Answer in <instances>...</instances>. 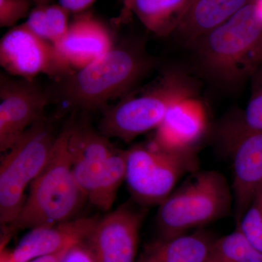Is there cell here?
Masks as SVG:
<instances>
[{"label":"cell","mask_w":262,"mask_h":262,"mask_svg":"<svg viewBox=\"0 0 262 262\" xmlns=\"http://www.w3.org/2000/svg\"><path fill=\"white\" fill-rule=\"evenodd\" d=\"M155 64L142 39H124L93 63L55 81L46 92L50 101L69 108L103 110L112 100L128 95Z\"/></svg>","instance_id":"1"},{"label":"cell","mask_w":262,"mask_h":262,"mask_svg":"<svg viewBox=\"0 0 262 262\" xmlns=\"http://www.w3.org/2000/svg\"><path fill=\"white\" fill-rule=\"evenodd\" d=\"M198 73L225 89L250 80L262 64V20L253 2L189 46Z\"/></svg>","instance_id":"2"},{"label":"cell","mask_w":262,"mask_h":262,"mask_svg":"<svg viewBox=\"0 0 262 262\" xmlns=\"http://www.w3.org/2000/svg\"><path fill=\"white\" fill-rule=\"evenodd\" d=\"M68 127L57 136L53 151L30 186L18 218L9 228L34 229L71 220L88 198L77 184L67 149Z\"/></svg>","instance_id":"3"},{"label":"cell","mask_w":262,"mask_h":262,"mask_svg":"<svg viewBox=\"0 0 262 262\" xmlns=\"http://www.w3.org/2000/svg\"><path fill=\"white\" fill-rule=\"evenodd\" d=\"M198 83L183 71L171 70L142 93L125 96L106 108L99 122V131L106 137L130 143L138 136L156 130L174 103L196 96Z\"/></svg>","instance_id":"4"},{"label":"cell","mask_w":262,"mask_h":262,"mask_svg":"<svg viewBox=\"0 0 262 262\" xmlns=\"http://www.w3.org/2000/svg\"><path fill=\"white\" fill-rule=\"evenodd\" d=\"M160 237H173L225 216L233 206L232 188L216 170L194 172L159 205Z\"/></svg>","instance_id":"5"},{"label":"cell","mask_w":262,"mask_h":262,"mask_svg":"<svg viewBox=\"0 0 262 262\" xmlns=\"http://www.w3.org/2000/svg\"><path fill=\"white\" fill-rule=\"evenodd\" d=\"M56 136L43 117L20 136L0 165V221L10 225L18 218L26 199L25 189L46 166Z\"/></svg>","instance_id":"6"},{"label":"cell","mask_w":262,"mask_h":262,"mask_svg":"<svg viewBox=\"0 0 262 262\" xmlns=\"http://www.w3.org/2000/svg\"><path fill=\"white\" fill-rule=\"evenodd\" d=\"M126 151L127 187L143 206L160 205L173 191L179 179L198 170L195 150L175 151L162 149L150 141Z\"/></svg>","instance_id":"7"},{"label":"cell","mask_w":262,"mask_h":262,"mask_svg":"<svg viewBox=\"0 0 262 262\" xmlns=\"http://www.w3.org/2000/svg\"><path fill=\"white\" fill-rule=\"evenodd\" d=\"M0 65L9 75L29 81H34L40 74L55 81L65 76L54 46L24 23L10 29L2 37Z\"/></svg>","instance_id":"8"},{"label":"cell","mask_w":262,"mask_h":262,"mask_svg":"<svg viewBox=\"0 0 262 262\" xmlns=\"http://www.w3.org/2000/svg\"><path fill=\"white\" fill-rule=\"evenodd\" d=\"M49 101L47 92L34 81L1 75L0 151H8L29 127L44 117Z\"/></svg>","instance_id":"9"},{"label":"cell","mask_w":262,"mask_h":262,"mask_svg":"<svg viewBox=\"0 0 262 262\" xmlns=\"http://www.w3.org/2000/svg\"><path fill=\"white\" fill-rule=\"evenodd\" d=\"M143 211L124 205L98 220L86 239L96 262H136Z\"/></svg>","instance_id":"10"},{"label":"cell","mask_w":262,"mask_h":262,"mask_svg":"<svg viewBox=\"0 0 262 262\" xmlns=\"http://www.w3.org/2000/svg\"><path fill=\"white\" fill-rule=\"evenodd\" d=\"M115 45L110 29L89 12H83L71 22L67 34L55 48L67 76L101 58Z\"/></svg>","instance_id":"11"},{"label":"cell","mask_w":262,"mask_h":262,"mask_svg":"<svg viewBox=\"0 0 262 262\" xmlns=\"http://www.w3.org/2000/svg\"><path fill=\"white\" fill-rule=\"evenodd\" d=\"M67 149L77 184L89 198L102 173L108 158L117 148L108 138L89 125H68Z\"/></svg>","instance_id":"12"},{"label":"cell","mask_w":262,"mask_h":262,"mask_svg":"<svg viewBox=\"0 0 262 262\" xmlns=\"http://www.w3.org/2000/svg\"><path fill=\"white\" fill-rule=\"evenodd\" d=\"M225 148L233 160L232 192L237 224L262 185V130L246 133Z\"/></svg>","instance_id":"13"},{"label":"cell","mask_w":262,"mask_h":262,"mask_svg":"<svg viewBox=\"0 0 262 262\" xmlns=\"http://www.w3.org/2000/svg\"><path fill=\"white\" fill-rule=\"evenodd\" d=\"M207 127L208 117L204 106L196 96H190L179 100L169 108L151 141L169 151L194 150Z\"/></svg>","instance_id":"14"},{"label":"cell","mask_w":262,"mask_h":262,"mask_svg":"<svg viewBox=\"0 0 262 262\" xmlns=\"http://www.w3.org/2000/svg\"><path fill=\"white\" fill-rule=\"evenodd\" d=\"M99 220L82 217L57 225L32 229L12 251V262L29 260L59 252L67 246L89 237Z\"/></svg>","instance_id":"15"},{"label":"cell","mask_w":262,"mask_h":262,"mask_svg":"<svg viewBox=\"0 0 262 262\" xmlns=\"http://www.w3.org/2000/svg\"><path fill=\"white\" fill-rule=\"evenodd\" d=\"M252 0H194L173 34L189 47Z\"/></svg>","instance_id":"16"},{"label":"cell","mask_w":262,"mask_h":262,"mask_svg":"<svg viewBox=\"0 0 262 262\" xmlns=\"http://www.w3.org/2000/svg\"><path fill=\"white\" fill-rule=\"evenodd\" d=\"M213 241L203 232L160 237L146 245L136 262H206Z\"/></svg>","instance_id":"17"},{"label":"cell","mask_w":262,"mask_h":262,"mask_svg":"<svg viewBox=\"0 0 262 262\" xmlns=\"http://www.w3.org/2000/svg\"><path fill=\"white\" fill-rule=\"evenodd\" d=\"M194 0H132L131 13L160 37L173 34Z\"/></svg>","instance_id":"18"},{"label":"cell","mask_w":262,"mask_h":262,"mask_svg":"<svg viewBox=\"0 0 262 262\" xmlns=\"http://www.w3.org/2000/svg\"><path fill=\"white\" fill-rule=\"evenodd\" d=\"M250 81L251 94L246 108L221 127L220 134L225 147L246 133L262 130V64Z\"/></svg>","instance_id":"19"},{"label":"cell","mask_w":262,"mask_h":262,"mask_svg":"<svg viewBox=\"0 0 262 262\" xmlns=\"http://www.w3.org/2000/svg\"><path fill=\"white\" fill-rule=\"evenodd\" d=\"M126 151L118 149L110 158L89 201L103 211H110L113 206L117 189L125 181Z\"/></svg>","instance_id":"20"},{"label":"cell","mask_w":262,"mask_h":262,"mask_svg":"<svg viewBox=\"0 0 262 262\" xmlns=\"http://www.w3.org/2000/svg\"><path fill=\"white\" fill-rule=\"evenodd\" d=\"M206 262H262V252L237 227L232 233L214 239Z\"/></svg>","instance_id":"21"},{"label":"cell","mask_w":262,"mask_h":262,"mask_svg":"<svg viewBox=\"0 0 262 262\" xmlns=\"http://www.w3.org/2000/svg\"><path fill=\"white\" fill-rule=\"evenodd\" d=\"M237 227L248 241L262 252V185L255 193Z\"/></svg>","instance_id":"22"},{"label":"cell","mask_w":262,"mask_h":262,"mask_svg":"<svg viewBox=\"0 0 262 262\" xmlns=\"http://www.w3.org/2000/svg\"><path fill=\"white\" fill-rule=\"evenodd\" d=\"M70 14V11L60 4H50L46 7L49 41L54 47L61 42L68 32Z\"/></svg>","instance_id":"23"},{"label":"cell","mask_w":262,"mask_h":262,"mask_svg":"<svg viewBox=\"0 0 262 262\" xmlns=\"http://www.w3.org/2000/svg\"><path fill=\"white\" fill-rule=\"evenodd\" d=\"M32 5V0H0V27H15L19 20L29 16Z\"/></svg>","instance_id":"24"},{"label":"cell","mask_w":262,"mask_h":262,"mask_svg":"<svg viewBox=\"0 0 262 262\" xmlns=\"http://www.w3.org/2000/svg\"><path fill=\"white\" fill-rule=\"evenodd\" d=\"M47 5H35L31 10L29 16L27 17V21L24 22V24L34 34L42 39L49 41L46 17Z\"/></svg>","instance_id":"25"},{"label":"cell","mask_w":262,"mask_h":262,"mask_svg":"<svg viewBox=\"0 0 262 262\" xmlns=\"http://www.w3.org/2000/svg\"><path fill=\"white\" fill-rule=\"evenodd\" d=\"M62 262H96L92 250L87 241H80L72 245Z\"/></svg>","instance_id":"26"},{"label":"cell","mask_w":262,"mask_h":262,"mask_svg":"<svg viewBox=\"0 0 262 262\" xmlns=\"http://www.w3.org/2000/svg\"><path fill=\"white\" fill-rule=\"evenodd\" d=\"M97 0H59V4L71 13L79 14L86 11Z\"/></svg>","instance_id":"27"},{"label":"cell","mask_w":262,"mask_h":262,"mask_svg":"<svg viewBox=\"0 0 262 262\" xmlns=\"http://www.w3.org/2000/svg\"><path fill=\"white\" fill-rule=\"evenodd\" d=\"M74 244H75L67 246V248L61 250L59 252L53 253V254L46 255V256H39V257L33 258V259L29 260V261L26 262H62L63 258H64L65 255L68 252L69 249H70L71 246Z\"/></svg>","instance_id":"28"},{"label":"cell","mask_w":262,"mask_h":262,"mask_svg":"<svg viewBox=\"0 0 262 262\" xmlns=\"http://www.w3.org/2000/svg\"><path fill=\"white\" fill-rule=\"evenodd\" d=\"M131 4L132 0H124V6L122 8L121 15L119 17L118 22L125 21L131 15Z\"/></svg>","instance_id":"29"},{"label":"cell","mask_w":262,"mask_h":262,"mask_svg":"<svg viewBox=\"0 0 262 262\" xmlns=\"http://www.w3.org/2000/svg\"><path fill=\"white\" fill-rule=\"evenodd\" d=\"M12 251L6 247L0 248V262H12Z\"/></svg>","instance_id":"30"},{"label":"cell","mask_w":262,"mask_h":262,"mask_svg":"<svg viewBox=\"0 0 262 262\" xmlns=\"http://www.w3.org/2000/svg\"><path fill=\"white\" fill-rule=\"evenodd\" d=\"M258 15L262 20V0H252Z\"/></svg>","instance_id":"31"},{"label":"cell","mask_w":262,"mask_h":262,"mask_svg":"<svg viewBox=\"0 0 262 262\" xmlns=\"http://www.w3.org/2000/svg\"><path fill=\"white\" fill-rule=\"evenodd\" d=\"M35 5H47L51 4L52 0H32Z\"/></svg>","instance_id":"32"}]
</instances>
